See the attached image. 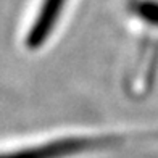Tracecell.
Masks as SVG:
<instances>
[{
    "instance_id": "obj_1",
    "label": "cell",
    "mask_w": 158,
    "mask_h": 158,
    "mask_svg": "<svg viewBox=\"0 0 158 158\" xmlns=\"http://www.w3.org/2000/svg\"><path fill=\"white\" fill-rule=\"evenodd\" d=\"M124 140V135H71L0 152V158H71L87 152L118 147Z\"/></svg>"
},
{
    "instance_id": "obj_2",
    "label": "cell",
    "mask_w": 158,
    "mask_h": 158,
    "mask_svg": "<svg viewBox=\"0 0 158 158\" xmlns=\"http://www.w3.org/2000/svg\"><path fill=\"white\" fill-rule=\"evenodd\" d=\"M68 0H40V5L35 13V19L29 26L26 34V45L31 50L42 47L53 32L56 21Z\"/></svg>"
}]
</instances>
